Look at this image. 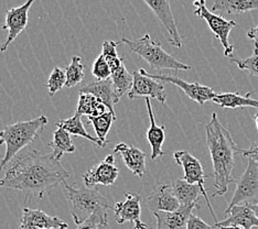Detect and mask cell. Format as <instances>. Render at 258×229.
<instances>
[{"instance_id":"obj_1","label":"cell","mask_w":258,"mask_h":229,"mask_svg":"<svg viewBox=\"0 0 258 229\" xmlns=\"http://www.w3.org/2000/svg\"><path fill=\"white\" fill-rule=\"evenodd\" d=\"M69 178L70 172L53 155L32 150L14 159L4 178L0 179V187L22 192L29 202L32 197L43 198L44 194Z\"/></svg>"},{"instance_id":"obj_2","label":"cell","mask_w":258,"mask_h":229,"mask_svg":"<svg viewBox=\"0 0 258 229\" xmlns=\"http://www.w3.org/2000/svg\"><path fill=\"white\" fill-rule=\"evenodd\" d=\"M205 134L213 164L214 186L216 189L213 197L223 196L228 191V185L236 181L232 175L235 167V156L242 154L243 150L238 148L231 132L222 125L215 113L212 114L211 120L205 126Z\"/></svg>"},{"instance_id":"obj_3","label":"cell","mask_w":258,"mask_h":229,"mask_svg":"<svg viewBox=\"0 0 258 229\" xmlns=\"http://www.w3.org/2000/svg\"><path fill=\"white\" fill-rule=\"evenodd\" d=\"M48 123V117L41 115L31 120L7 125L0 130V145L6 144V154L0 161V171L15 159L20 150L37 141Z\"/></svg>"},{"instance_id":"obj_4","label":"cell","mask_w":258,"mask_h":229,"mask_svg":"<svg viewBox=\"0 0 258 229\" xmlns=\"http://www.w3.org/2000/svg\"><path fill=\"white\" fill-rule=\"evenodd\" d=\"M69 202L72 205L71 214L76 225H81L94 214L108 218L107 210L111 208L107 198L96 187H79L64 182Z\"/></svg>"},{"instance_id":"obj_5","label":"cell","mask_w":258,"mask_h":229,"mask_svg":"<svg viewBox=\"0 0 258 229\" xmlns=\"http://www.w3.org/2000/svg\"><path fill=\"white\" fill-rule=\"evenodd\" d=\"M119 42L126 44L129 50L136 53L143 60L147 62L152 69H172L177 73L178 70H190L192 68L187 64L180 62L172 55H170L162 49L160 41L152 40L148 33L138 40L122 38Z\"/></svg>"},{"instance_id":"obj_6","label":"cell","mask_w":258,"mask_h":229,"mask_svg":"<svg viewBox=\"0 0 258 229\" xmlns=\"http://www.w3.org/2000/svg\"><path fill=\"white\" fill-rule=\"evenodd\" d=\"M193 6L196 7V10L193 11V14L198 16L200 19L207 21L210 30L220 40L221 44L224 48V55L231 57L234 52V46L230 44L228 38H230L231 31L236 27V22L233 20H225L220 15H216L212 13V11H210L207 7L205 0H196L193 3Z\"/></svg>"},{"instance_id":"obj_7","label":"cell","mask_w":258,"mask_h":229,"mask_svg":"<svg viewBox=\"0 0 258 229\" xmlns=\"http://www.w3.org/2000/svg\"><path fill=\"white\" fill-rule=\"evenodd\" d=\"M242 204H258V162L251 159H248V166L237 181L236 190L226 210Z\"/></svg>"},{"instance_id":"obj_8","label":"cell","mask_w":258,"mask_h":229,"mask_svg":"<svg viewBox=\"0 0 258 229\" xmlns=\"http://www.w3.org/2000/svg\"><path fill=\"white\" fill-rule=\"evenodd\" d=\"M173 158L175 162H177L180 167H182L183 172H184V180L190 184H198L200 186L202 195L205 198V202L208 204V207L212 214L213 218L215 222H218V219H216V216L214 214V210L212 208V205L210 203V199L208 196L207 190L204 187L205 183V179L209 178L210 175L204 173V170L202 164L199 159L196 157H193L190 152H187L185 150H181V151H175L173 154Z\"/></svg>"},{"instance_id":"obj_9","label":"cell","mask_w":258,"mask_h":229,"mask_svg":"<svg viewBox=\"0 0 258 229\" xmlns=\"http://www.w3.org/2000/svg\"><path fill=\"white\" fill-rule=\"evenodd\" d=\"M140 72L145 74L146 76L154 79L159 82H165V83L173 84L181 88L185 95L192 101L197 102L200 106H203L207 102L213 101V98L216 96V93L209 86H204L199 83H187L184 80L179 79L178 76H171V75H162V74H150L145 68H140Z\"/></svg>"},{"instance_id":"obj_10","label":"cell","mask_w":258,"mask_h":229,"mask_svg":"<svg viewBox=\"0 0 258 229\" xmlns=\"http://www.w3.org/2000/svg\"><path fill=\"white\" fill-rule=\"evenodd\" d=\"M36 0H27L20 7L11 8L6 13V21L3 26L4 30H8L7 39L0 46V52H5L8 49L10 43L25 30L28 26L29 10Z\"/></svg>"},{"instance_id":"obj_11","label":"cell","mask_w":258,"mask_h":229,"mask_svg":"<svg viewBox=\"0 0 258 229\" xmlns=\"http://www.w3.org/2000/svg\"><path fill=\"white\" fill-rule=\"evenodd\" d=\"M119 170L116 166L114 155H108L97 166L87 170L83 175L84 184L87 187H96L97 185H113L118 178Z\"/></svg>"},{"instance_id":"obj_12","label":"cell","mask_w":258,"mask_h":229,"mask_svg":"<svg viewBox=\"0 0 258 229\" xmlns=\"http://www.w3.org/2000/svg\"><path fill=\"white\" fill-rule=\"evenodd\" d=\"M133 76L134 83L132 90L128 93L129 99H137L146 96L149 98H155L161 104L166 103L167 94L165 92V86L161 82L146 76L140 70H135Z\"/></svg>"},{"instance_id":"obj_13","label":"cell","mask_w":258,"mask_h":229,"mask_svg":"<svg viewBox=\"0 0 258 229\" xmlns=\"http://www.w3.org/2000/svg\"><path fill=\"white\" fill-rule=\"evenodd\" d=\"M125 201L118 202L114 208L115 218L118 225L125 224L127 221L135 222V227L149 229L148 226L142 221V196L138 193L127 192L125 194Z\"/></svg>"},{"instance_id":"obj_14","label":"cell","mask_w":258,"mask_h":229,"mask_svg":"<svg viewBox=\"0 0 258 229\" xmlns=\"http://www.w3.org/2000/svg\"><path fill=\"white\" fill-rule=\"evenodd\" d=\"M144 2L148 5L152 13L166 28L169 34V43L175 48H182V38H181L177 25H175L170 0H144Z\"/></svg>"},{"instance_id":"obj_15","label":"cell","mask_w":258,"mask_h":229,"mask_svg":"<svg viewBox=\"0 0 258 229\" xmlns=\"http://www.w3.org/2000/svg\"><path fill=\"white\" fill-rule=\"evenodd\" d=\"M68 229L69 225L57 217H52L41 209L23 208L19 229Z\"/></svg>"},{"instance_id":"obj_16","label":"cell","mask_w":258,"mask_h":229,"mask_svg":"<svg viewBox=\"0 0 258 229\" xmlns=\"http://www.w3.org/2000/svg\"><path fill=\"white\" fill-rule=\"evenodd\" d=\"M148 209L155 211H174L180 208L178 198L174 196L171 184H157L147 198Z\"/></svg>"},{"instance_id":"obj_17","label":"cell","mask_w":258,"mask_h":229,"mask_svg":"<svg viewBox=\"0 0 258 229\" xmlns=\"http://www.w3.org/2000/svg\"><path fill=\"white\" fill-rule=\"evenodd\" d=\"M225 215L227 218L225 220L215 222V228L220 226H236L242 227L243 229L258 227V218L249 204L235 205L230 210H225Z\"/></svg>"},{"instance_id":"obj_18","label":"cell","mask_w":258,"mask_h":229,"mask_svg":"<svg viewBox=\"0 0 258 229\" xmlns=\"http://www.w3.org/2000/svg\"><path fill=\"white\" fill-rule=\"evenodd\" d=\"M196 208H199V205L180 206L174 211H155L156 229H186L187 221Z\"/></svg>"},{"instance_id":"obj_19","label":"cell","mask_w":258,"mask_h":229,"mask_svg":"<svg viewBox=\"0 0 258 229\" xmlns=\"http://www.w3.org/2000/svg\"><path fill=\"white\" fill-rule=\"evenodd\" d=\"M146 106H147L150 121V127L147 130V140L151 146V160H157V159H159L165 155V152L162 150V144L166 139V127L163 125L159 126L156 122L154 110H152V105L149 97H146Z\"/></svg>"},{"instance_id":"obj_20","label":"cell","mask_w":258,"mask_h":229,"mask_svg":"<svg viewBox=\"0 0 258 229\" xmlns=\"http://www.w3.org/2000/svg\"><path fill=\"white\" fill-rule=\"evenodd\" d=\"M80 93L91 94V95L101 99L111 113H115L114 105L119 102V99L117 98L116 95L113 81H111L110 78L104 81L93 82V83L82 86L80 88Z\"/></svg>"},{"instance_id":"obj_21","label":"cell","mask_w":258,"mask_h":229,"mask_svg":"<svg viewBox=\"0 0 258 229\" xmlns=\"http://www.w3.org/2000/svg\"><path fill=\"white\" fill-rule=\"evenodd\" d=\"M115 154H119L124 160L126 167L136 175L142 178L146 172V155L136 146H131L120 142L115 146Z\"/></svg>"},{"instance_id":"obj_22","label":"cell","mask_w":258,"mask_h":229,"mask_svg":"<svg viewBox=\"0 0 258 229\" xmlns=\"http://www.w3.org/2000/svg\"><path fill=\"white\" fill-rule=\"evenodd\" d=\"M171 186L181 206L199 205V198L202 192L198 184H190L184 179H177L172 182Z\"/></svg>"},{"instance_id":"obj_23","label":"cell","mask_w":258,"mask_h":229,"mask_svg":"<svg viewBox=\"0 0 258 229\" xmlns=\"http://www.w3.org/2000/svg\"><path fill=\"white\" fill-rule=\"evenodd\" d=\"M212 9L214 14L239 15L258 10V0H215Z\"/></svg>"},{"instance_id":"obj_24","label":"cell","mask_w":258,"mask_h":229,"mask_svg":"<svg viewBox=\"0 0 258 229\" xmlns=\"http://www.w3.org/2000/svg\"><path fill=\"white\" fill-rule=\"evenodd\" d=\"M215 104L221 106L222 108H257L258 109V101L250 97V93L246 94L245 96L239 95L238 93H224V94H216L213 98Z\"/></svg>"},{"instance_id":"obj_25","label":"cell","mask_w":258,"mask_h":229,"mask_svg":"<svg viewBox=\"0 0 258 229\" xmlns=\"http://www.w3.org/2000/svg\"><path fill=\"white\" fill-rule=\"evenodd\" d=\"M56 127H61L63 129H66V130L70 134H72V136L83 137L87 140H90L91 142L96 144L97 146H99V148H105V145L103 144L101 140L98 138H94L90 133H87V131L85 130V128L83 126V122H82V115L79 114L78 111H75V114L71 117V118L58 120L56 122Z\"/></svg>"},{"instance_id":"obj_26","label":"cell","mask_w":258,"mask_h":229,"mask_svg":"<svg viewBox=\"0 0 258 229\" xmlns=\"http://www.w3.org/2000/svg\"><path fill=\"white\" fill-rule=\"evenodd\" d=\"M48 145L52 149L51 154L57 160H60L63 155L73 154L75 151V145L71 140V134L61 127H57L53 134V140L49 142Z\"/></svg>"},{"instance_id":"obj_27","label":"cell","mask_w":258,"mask_h":229,"mask_svg":"<svg viewBox=\"0 0 258 229\" xmlns=\"http://www.w3.org/2000/svg\"><path fill=\"white\" fill-rule=\"evenodd\" d=\"M106 105L101 99L91 95V94L81 93L76 111L82 116L85 115L87 118L89 117H97L106 113Z\"/></svg>"},{"instance_id":"obj_28","label":"cell","mask_w":258,"mask_h":229,"mask_svg":"<svg viewBox=\"0 0 258 229\" xmlns=\"http://www.w3.org/2000/svg\"><path fill=\"white\" fill-rule=\"evenodd\" d=\"M114 121H116V115L115 113H111L109 110L101 116L89 117L90 125L93 126L95 133L97 134V138L102 141L105 146L108 143L107 134Z\"/></svg>"},{"instance_id":"obj_29","label":"cell","mask_w":258,"mask_h":229,"mask_svg":"<svg viewBox=\"0 0 258 229\" xmlns=\"http://www.w3.org/2000/svg\"><path fill=\"white\" fill-rule=\"evenodd\" d=\"M110 79L113 81V85L115 88L117 98L120 101L122 95L126 94L129 90H132L134 83V76L133 74L128 73L125 64L122 63L118 68L115 69L114 72H111Z\"/></svg>"},{"instance_id":"obj_30","label":"cell","mask_w":258,"mask_h":229,"mask_svg":"<svg viewBox=\"0 0 258 229\" xmlns=\"http://www.w3.org/2000/svg\"><path fill=\"white\" fill-rule=\"evenodd\" d=\"M67 74V83L68 88H72L79 85L82 80L84 79V65L82 64V58L79 55H74L72 57L71 63L66 68Z\"/></svg>"},{"instance_id":"obj_31","label":"cell","mask_w":258,"mask_h":229,"mask_svg":"<svg viewBox=\"0 0 258 229\" xmlns=\"http://www.w3.org/2000/svg\"><path fill=\"white\" fill-rule=\"evenodd\" d=\"M118 44H120V42H115V41H104L103 43L102 54L108 63L111 72H114L115 69L118 68L124 63L116 50Z\"/></svg>"},{"instance_id":"obj_32","label":"cell","mask_w":258,"mask_h":229,"mask_svg":"<svg viewBox=\"0 0 258 229\" xmlns=\"http://www.w3.org/2000/svg\"><path fill=\"white\" fill-rule=\"evenodd\" d=\"M230 61L235 63L239 69L247 70L251 75L258 78V44L255 43V49L253 55H250L247 58H237V57H228Z\"/></svg>"},{"instance_id":"obj_33","label":"cell","mask_w":258,"mask_h":229,"mask_svg":"<svg viewBox=\"0 0 258 229\" xmlns=\"http://www.w3.org/2000/svg\"><path fill=\"white\" fill-rule=\"evenodd\" d=\"M67 83V74L66 70L55 66L52 70V73L50 74V78L48 81V84H46V87L49 90V95L52 97L55 93L58 91H61L63 86H66Z\"/></svg>"},{"instance_id":"obj_34","label":"cell","mask_w":258,"mask_h":229,"mask_svg":"<svg viewBox=\"0 0 258 229\" xmlns=\"http://www.w3.org/2000/svg\"><path fill=\"white\" fill-rule=\"evenodd\" d=\"M92 74L97 81L107 80L111 76V69L103 54L99 55L93 64Z\"/></svg>"},{"instance_id":"obj_35","label":"cell","mask_w":258,"mask_h":229,"mask_svg":"<svg viewBox=\"0 0 258 229\" xmlns=\"http://www.w3.org/2000/svg\"><path fill=\"white\" fill-rule=\"evenodd\" d=\"M108 218L98 214L92 215L81 225H78V229H102L104 226H107Z\"/></svg>"},{"instance_id":"obj_36","label":"cell","mask_w":258,"mask_h":229,"mask_svg":"<svg viewBox=\"0 0 258 229\" xmlns=\"http://www.w3.org/2000/svg\"><path fill=\"white\" fill-rule=\"evenodd\" d=\"M214 226H210L204 220H202L200 217L197 215H191L189 221H187L186 229H214Z\"/></svg>"},{"instance_id":"obj_37","label":"cell","mask_w":258,"mask_h":229,"mask_svg":"<svg viewBox=\"0 0 258 229\" xmlns=\"http://www.w3.org/2000/svg\"><path fill=\"white\" fill-rule=\"evenodd\" d=\"M242 155L245 158L251 159V160L258 162V142H251L248 149L243 150Z\"/></svg>"},{"instance_id":"obj_38","label":"cell","mask_w":258,"mask_h":229,"mask_svg":"<svg viewBox=\"0 0 258 229\" xmlns=\"http://www.w3.org/2000/svg\"><path fill=\"white\" fill-rule=\"evenodd\" d=\"M247 37L250 40H253L256 44H258V26L250 29V30L247 32Z\"/></svg>"},{"instance_id":"obj_39","label":"cell","mask_w":258,"mask_h":229,"mask_svg":"<svg viewBox=\"0 0 258 229\" xmlns=\"http://www.w3.org/2000/svg\"><path fill=\"white\" fill-rule=\"evenodd\" d=\"M250 207H251V209L254 210V213H255L256 217L258 218V204H253V205H250Z\"/></svg>"},{"instance_id":"obj_40","label":"cell","mask_w":258,"mask_h":229,"mask_svg":"<svg viewBox=\"0 0 258 229\" xmlns=\"http://www.w3.org/2000/svg\"><path fill=\"white\" fill-rule=\"evenodd\" d=\"M218 228L219 229H242L240 227H236V226H220Z\"/></svg>"},{"instance_id":"obj_41","label":"cell","mask_w":258,"mask_h":229,"mask_svg":"<svg viewBox=\"0 0 258 229\" xmlns=\"http://www.w3.org/2000/svg\"><path fill=\"white\" fill-rule=\"evenodd\" d=\"M254 120H255V125H256L257 130H258V113L254 116Z\"/></svg>"},{"instance_id":"obj_42","label":"cell","mask_w":258,"mask_h":229,"mask_svg":"<svg viewBox=\"0 0 258 229\" xmlns=\"http://www.w3.org/2000/svg\"><path fill=\"white\" fill-rule=\"evenodd\" d=\"M135 229H143V228H140V227H135Z\"/></svg>"},{"instance_id":"obj_43","label":"cell","mask_w":258,"mask_h":229,"mask_svg":"<svg viewBox=\"0 0 258 229\" xmlns=\"http://www.w3.org/2000/svg\"><path fill=\"white\" fill-rule=\"evenodd\" d=\"M43 229H49V228H43Z\"/></svg>"}]
</instances>
